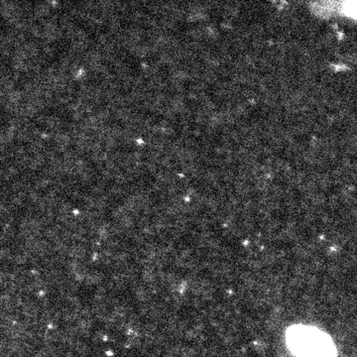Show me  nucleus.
<instances>
[{"mask_svg": "<svg viewBox=\"0 0 357 357\" xmlns=\"http://www.w3.org/2000/svg\"><path fill=\"white\" fill-rule=\"evenodd\" d=\"M290 335L291 348L298 357H333V346L326 334L301 327Z\"/></svg>", "mask_w": 357, "mask_h": 357, "instance_id": "nucleus-1", "label": "nucleus"}]
</instances>
